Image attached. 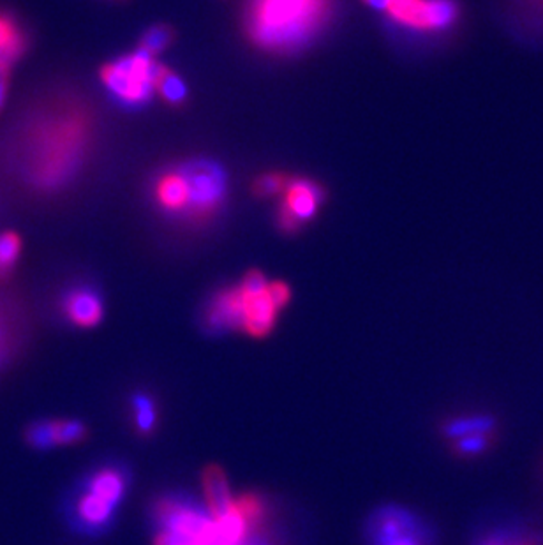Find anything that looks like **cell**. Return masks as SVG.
Wrapping results in <instances>:
<instances>
[{"label":"cell","instance_id":"cell-1","mask_svg":"<svg viewBox=\"0 0 543 545\" xmlns=\"http://www.w3.org/2000/svg\"><path fill=\"white\" fill-rule=\"evenodd\" d=\"M334 13V0H245L242 30L258 52L289 57L321 36Z\"/></svg>","mask_w":543,"mask_h":545},{"label":"cell","instance_id":"cell-2","mask_svg":"<svg viewBox=\"0 0 543 545\" xmlns=\"http://www.w3.org/2000/svg\"><path fill=\"white\" fill-rule=\"evenodd\" d=\"M47 136L39 138L37 179L47 185L68 177L85 156L90 143L92 122L87 110L75 108L50 122Z\"/></svg>","mask_w":543,"mask_h":545},{"label":"cell","instance_id":"cell-3","mask_svg":"<svg viewBox=\"0 0 543 545\" xmlns=\"http://www.w3.org/2000/svg\"><path fill=\"white\" fill-rule=\"evenodd\" d=\"M162 64L141 50L122 55L101 68V81L106 90L124 106L140 108L155 96V85Z\"/></svg>","mask_w":543,"mask_h":545},{"label":"cell","instance_id":"cell-4","mask_svg":"<svg viewBox=\"0 0 543 545\" xmlns=\"http://www.w3.org/2000/svg\"><path fill=\"white\" fill-rule=\"evenodd\" d=\"M363 4L385 15L393 26L416 34L438 36L452 30L461 20L457 0H362Z\"/></svg>","mask_w":543,"mask_h":545},{"label":"cell","instance_id":"cell-5","mask_svg":"<svg viewBox=\"0 0 543 545\" xmlns=\"http://www.w3.org/2000/svg\"><path fill=\"white\" fill-rule=\"evenodd\" d=\"M182 170L185 173L189 189L185 219L193 223H204L212 219L225 205L230 193L226 172L219 164L205 159L183 162Z\"/></svg>","mask_w":543,"mask_h":545},{"label":"cell","instance_id":"cell-6","mask_svg":"<svg viewBox=\"0 0 543 545\" xmlns=\"http://www.w3.org/2000/svg\"><path fill=\"white\" fill-rule=\"evenodd\" d=\"M154 519L157 531L182 539L212 545L214 518L207 507H202L185 496H166L155 505Z\"/></svg>","mask_w":543,"mask_h":545},{"label":"cell","instance_id":"cell-7","mask_svg":"<svg viewBox=\"0 0 543 545\" xmlns=\"http://www.w3.org/2000/svg\"><path fill=\"white\" fill-rule=\"evenodd\" d=\"M327 200V191L319 182L308 177H291L277 210V226L285 235L298 234L318 215Z\"/></svg>","mask_w":543,"mask_h":545},{"label":"cell","instance_id":"cell-8","mask_svg":"<svg viewBox=\"0 0 543 545\" xmlns=\"http://www.w3.org/2000/svg\"><path fill=\"white\" fill-rule=\"evenodd\" d=\"M245 297L238 286L225 288L214 295L205 311V327L215 334L244 330Z\"/></svg>","mask_w":543,"mask_h":545},{"label":"cell","instance_id":"cell-9","mask_svg":"<svg viewBox=\"0 0 543 545\" xmlns=\"http://www.w3.org/2000/svg\"><path fill=\"white\" fill-rule=\"evenodd\" d=\"M423 526L427 524L408 508H402V507L380 508L369 522L371 544H388L399 537L413 533Z\"/></svg>","mask_w":543,"mask_h":545},{"label":"cell","instance_id":"cell-10","mask_svg":"<svg viewBox=\"0 0 543 545\" xmlns=\"http://www.w3.org/2000/svg\"><path fill=\"white\" fill-rule=\"evenodd\" d=\"M71 510H73L71 518L77 529L83 533L96 535V533H103L104 529H108L113 524L119 507L111 505L98 494L90 493L81 487V491L75 498Z\"/></svg>","mask_w":543,"mask_h":545},{"label":"cell","instance_id":"cell-11","mask_svg":"<svg viewBox=\"0 0 543 545\" xmlns=\"http://www.w3.org/2000/svg\"><path fill=\"white\" fill-rule=\"evenodd\" d=\"M87 427L79 420H47L36 422L26 431V442L36 450H50L81 442Z\"/></svg>","mask_w":543,"mask_h":545},{"label":"cell","instance_id":"cell-12","mask_svg":"<svg viewBox=\"0 0 543 545\" xmlns=\"http://www.w3.org/2000/svg\"><path fill=\"white\" fill-rule=\"evenodd\" d=\"M154 200L162 212L185 217L189 205L187 179L182 166L162 172L154 182Z\"/></svg>","mask_w":543,"mask_h":545},{"label":"cell","instance_id":"cell-13","mask_svg":"<svg viewBox=\"0 0 543 545\" xmlns=\"http://www.w3.org/2000/svg\"><path fill=\"white\" fill-rule=\"evenodd\" d=\"M64 312L77 327H96L103 320V300L92 288H77L62 302Z\"/></svg>","mask_w":543,"mask_h":545},{"label":"cell","instance_id":"cell-14","mask_svg":"<svg viewBox=\"0 0 543 545\" xmlns=\"http://www.w3.org/2000/svg\"><path fill=\"white\" fill-rule=\"evenodd\" d=\"M130 487V475L124 467L103 466L89 475L83 489L98 494L115 507H120Z\"/></svg>","mask_w":543,"mask_h":545},{"label":"cell","instance_id":"cell-15","mask_svg":"<svg viewBox=\"0 0 543 545\" xmlns=\"http://www.w3.org/2000/svg\"><path fill=\"white\" fill-rule=\"evenodd\" d=\"M242 291V289H240ZM245 297V295H244ZM279 308L268 295V289L256 297H245L244 330L253 338H265L276 325Z\"/></svg>","mask_w":543,"mask_h":545},{"label":"cell","instance_id":"cell-16","mask_svg":"<svg viewBox=\"0 0 543 545\" xmlns=\"http://www.w3.org/2000/svg\"><path fill=\"white\" fill-rule=\"evenodd\" d=\"M204 489H205V498H207L208 512L212 514L214 519L228 514L235 507L236 498H233L228 478L221 471V467L210 466L205 469Z\"/></svg>","mask_w":543,"mask_h":545},{"label":"cell","instance_id":"cell-17","mask_svg":"<svg viewBox=\"0 0 543 545\" xmlns=\"http://www.w3.org/2000/svg\"><path fill=\"white\" fill-rule=\"evenodd\" d=\"M499 431V420L491 414H469V415L454 416L443 425V435L450 442L465 438L478 433H494Z\"/></svg>","mask_w":543,"mask_h":545},{"label":"cell","instance_id":"cell-18","mask_svg":"<svg viewBox=\"0 0 543 545\" xmlns=\"http://www.w3.org/2000/svg\"><path fill=\"white\" fill-rule=\"evenodd\" d=\"M155 96L168 108L182 110L189 101V87L177 71L164 66L155 85Z\"/></svg>","mask_w":543,"mask_h":545},{"label":"cell","instance_id":"cell-19","mask_svg":"<svg viewBox=\"0 0 543 545\" xmlns=\"http://www.w3.org/2000/svg\"><path fill=\"white\" fill-rule=\"evenodd\" d=\"M26 48V37L16 20L5 13H0V60L13 64Z\"/></svg>","mask_w":543,"mask_h":545},{"label":"cell","instance_id":"cell-20","mask_svg":"<svg viewBox=\"0 0 543 545\" xmlns=\"http://www.w3.org/2000/svg\"><path fill=\"white\" fill-rule=\"evenodd\" d=\"M526 528L524 520H497L487 526L471 545H516Z\"/></svg>","mask_w":543,"mask_h":545},{"label":"cell","instance_id":"cell-21","mask_svg":"<svg viewBox=\"0 0 543 545\" xmlns=\"http://www.w3.org/2000/svg\"><path fill=\"white\" fill-rule=\"evenodd\" d=\"M177 37L179 36H177L175 26H168V24H155L141 34L138 50H141L154 58H159V55H162L170 47L175 45Z\"/></svg>","mask_w":543,"mask_h":545},{"label":"cell","instance_id":"cell-22","mask_svg":"<svg viewBox=\"0 0 543 545\" xmlns=\"http://www.w3.org/2000/svg\"><path fill=\"white\" fill-rule=\"evenodd\" d=\"M499 440V431L494 433H478V435H469L465 438L454 440L452 442V450L455 456L463 459H478L489 454L492 448L497 445Z\"/></svg>","mask_w":543,"mask_h":545},{"label":"cell","instance_id":"cell-23","mask_svg":"<svg viewBox=\"0 0 543 545\" xmlns=\"http://www.w3.org/2000/svg\"><path fill=\"white\" fill-rule=\"evenodd\" d=\"M132 416H134V425L141 435H151L154 431L157 424V410H155L154 401L143 393L138 392L132 395Z\"/></svg>","mask_w":543,"mask_h":545},{"label":"cell","instance_id":"cell-24","mask_svg":"<svg viewBox=\"0 0 543 545\" xmlns=\"http://www.w3.org/2000/svg\"><path fill=\"white\" fill-rule=\"evenodd\" d=\"M289 175L281 173V172H266L261 173L259 177L253 182V194L259 200H268L276 196H283V193L287 187Z\"/></svg>","mask_w":543,"mask_h":545},{"label":"cell","instance_id":"cell-25","mask_svg":"<svg viewBox=\"0 0 543 545\" xmlns=\"http://www.w3.org/2000/svg\"><path fill=\"white\" fill-rule=\"evenodd\" d=\"M22 253V238L13 232L0 235V278H5Z\"/></svg>","mask_w":543,"mask_h":545},{"label":"cell","instance_id":"cell-26","mask_svg":"<svg viewBox=\"0 0 543 545\" xmlns=\"http://www.w3.org/2000/svg\"><path fill=\"white\" fill-rule=\"evenodd\" d=\"M385 545H433V533L427 526L416 529L413 533H408L404 537H399Z\"/></svg>","mask_w":543,"mask_h":545},{"label":"cell","instance_id":"cell-27","mask_svg":"<svg viewBox=\"0 0 543 545\" xmlns=\"http://www.w3.org/2000/svg\"><path fill=\"white\" fill-rule=\"evenodd\" d=\"M268 295L272 297V300L276 302V306L279 309H285L287 302H289V299H291V289L283 281H270Z\"/></svg>","mask_w":543,"mask_h":545},{"label":"cell","instance_id":"cell-28","mask_svg":"<svg viewBox=\"0 0 543 545\" xmlns=\"http://www.w3.org/2000/svg\"><path fill=\"white\" fill-rule=\"evenodd\" d=\"M526 13L529 15V20L538 26V30L543 28V0H522Z\"/></svg>","mask_w":543,"mask_h":545},{"label":"cell","instance_id":"cell-29","mask_svg":"<svg viewBox=\"0 0 543 545\" xmlns=\"http://www.w3.org/2000/svg\"><path fill=\"white\" fill-rule=\"evenodd\" d=\"M9 79H11V64L0 60V110L4 108L5 100H7Z\"/></svg>","mask_w":543,"mask_h":545},{"label":"cell","instance_id":"cell-30","mask_svg":"<svg viewBox=\"0 0 543 545\" xmlns=\"http://www.w3.org/2000/svg\"><path fill=\"white\" fill-rule=\"evenodd\" d=\"M516 545H543V531L527 526Z\"/></svg>","mask_w":543,"mask_h":545},{"label":"cell","instance_id":"cell-31","mask_svg":"<svg viewBox=\"0 0 543 545\" xmlns=\"http://www.w3.org/2000/svg\"><path fill=\"white\" fill-rule=\"evenodd\" d=\"M110 2H124V0H110Z\"/></svg>","mask_w":543,"mask_h":545}]
</instances>
